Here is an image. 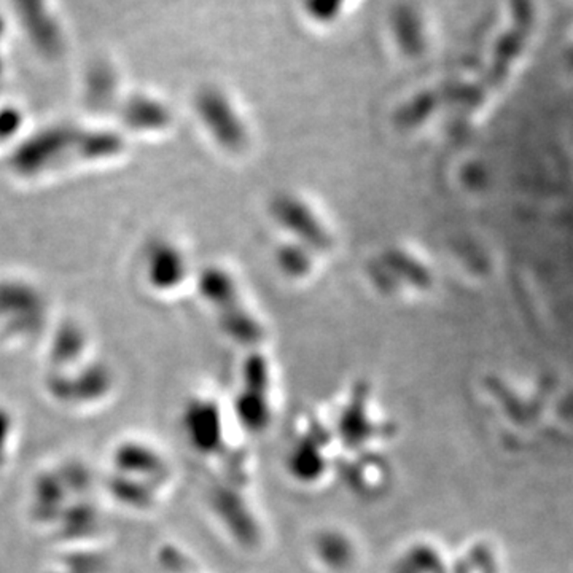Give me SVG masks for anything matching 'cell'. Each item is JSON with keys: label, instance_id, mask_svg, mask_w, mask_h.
<instances>
[{"label": "cell", "instance_id": "1", "mask_svg": "<svg viewBox=\"0 0 573 573\" xmlns=\"http://www.w3.org/2000/svg\"><path fill=\"white\" fill-rule=\"evenodd\" d=\"M536 28L534 0H510V16L505 30L495 42L489 64L483 75L470 86L462 97L461 107L465 112H473L484 104L487 97L499 90L506 82L514 64L521 58Z\"/></svg>", "mask_w": 573, "mask_h": 573}, {"label": "cell", "instance_id": "2", "mask_svg": "<svg viewBox=\"0 0 573 573\" xmlns=\"http://www.w3.org/2000/svg\"><path fill=\"white\" fill-rule=\"evenodd\" d=\"M194 111L217 145L228 153H242L250 143V129L238 107L220 88H202L194 97Z\"/></svg>", "mask_w": 573, "mask_h": 573}, {"label": "cell", "instance_id": "3", "mask_svg": "<svg viewBox=\"0 0 573 573\" xmlns=\"http://www.w3.org/2000/svg\"><path fill=\"white\" fill-rule=\"evenodd\" d=\"M271 216L291 241L311 247L317 253H325L333 247V231L330 230L319 209L301 194L281 193L271 202Z\"/></svg>", "mask_w": 573, "mask_h": 573}, {"label": "cell", "instance_id": "4", "mask_svg": "<svg viewBox=\"0 0 573 573\" xmlns=\"http://www.w3.org/2000/svg\"><path fill=\"white\" fill-rule=\"evenodd\" d=\"M145 277L151 289L172 291L185 282L190 261L182 247L169 239H157L145 250Z\"/></svg>", "mask_w": 573, "mask_h": 573}, {"label": "cell", "instance_id": "5", "mask_svg": "<svg viewBox=\"0 0 573 573\" xmlns=\"http://www.w3.org/2000/svg\"><path fill=\"white\" fill-rule=\"evenodd\" d=\"M123 121L135 133H160L171 125L172 113L157 97L135 94L123 105Z\"/></svg>", "mask_w": 573, "mask_h": 573}, {"label": "cell", "instance_id": "6", "mask_svg": "<svg viewBox=\"0 0 573 573\" xmlns=\"http://www.w3.org/2000/svg\"><path fill=\"white\" fill-rule=\"evenodd\" d=\"M198 287L202 299L217 309V313H222L242 301L236 277L230 269L218 265L202 269L201 274L198 275Z\"/></svg>", "mask_w": 573, "mask_h": 573}, {"label": "cell", "instance_id": "7", "mask_svg": "<svg viewBox=\"0 0 573 573\" xmlns=\"http://www.w3.org/2000/svg\"><path fill=\"white\" fill-rule=\"evenodd\" d=\"M321 253L315 252L311 247L305 246L297 241L282 244L275 252L277 266L283 274L291 279H305L313 274L315 260Z\"/></svg>", "mask_w": 573, "mask_h": 573}, {"label": "cell", "instance_id": "8", "mask_svg": "<svg viewBox=\"0 0 573 573\" xmlns=\"http://www.w3.org/2000/svg\"><path fill=\"white\" fill-rule=\"evenodd\" d=\"M346 2L348 0H305V10L314 21L327 24L341 15Z\"/></svg>", "mask_w": 573, "mask_h": 573}]
</instances>
